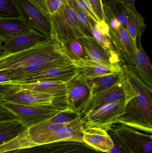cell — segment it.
<instances>
[{
  "label": "cell",
  "mask_w": 152,
  "mask_h": 153,
  "mask_svg": "<svg viewBox=\"0 0 152 153\" xmlns=\"http://www.w3.org/2000/svg\"><path fill=\"white\" fill-rule=\"evenodd\" d=\"M126 76L134 90V95L125 100L124 111L117 120L134 129L152 133V90L130 68L123 66Z\"/></svg>",
  "instance_id": "1"
},
{
  "label": "cell",
  "mask_w": 152,
  "mask_h": 153,
  "mask_svg": "<svg viewBox=\"0 0 152 153\" xmlns=\"http://www.w3.org/2000/svg\"><path fill=\"white\" fill-rule=\"evenodd\" d=\"M46 64L59 67L73 65L59 44L51 37L25 51L0 56V71Z\"/></svg>",
  "instance_id": "2"
},
{
  "label": "cell",
  "mask_w": 152,
  "mask_h": 153,
  "mask_svg": "<svg viewBox=\"0 0 152 153\" xmlns=\"http://www.w3.org/2000/svg\"><path fill=\"white\" fill-rule=\"evenodd\" d=\"M51 37L60 45L70 39L85 36L79 26L75 9L70 0H65L56 12L49 16Z\"/></svg>",
  "instance_id": "3"
},
{
  "label": "cell",
  "mask_w": 152,
  "mask_h": 153,
  "mask_svg": "<svg viewBox=\"0 0 152 153\" xmlns=\"http://www.w3.org/2000/svg\"><path fill=\"white\" fill-rule=\"evenodd\" d=\"M0 104L11 112L27 128L48 120L62 111L54 106L40 107L4 101H0Z\"/></svg>",
  "instance_id": "4"
},
{
  "label": "cell",
  "mask_w": 152,
  "mask_h": 153,
  "mask_svg": "<svg viewBox=\"0 0 152 153\" xmlns=\"http://www.w3.org/2000/svg\"><path fill=\"white\" fill-rule=\"evenodd\" d=\"M125 100L108 104L89 112L80 118L84 129L98 128L107 131L117 124V120L124 111Z\"/></svg>",
  "instance_id": "5"
},
{
  "label": "cell",
  "mask_w": 152,
  "mask_h": 153,
  "mask_svg": "<svg viewBox=\"0 0 152 153\" xmlns=\"http://www.w3.org/2000/svg\"><path fill=\"white\" fill-rule=\"evenodd\" d=\"M118 137L133 153H152L151 134H146L122 124L112 128Z\"/></svg>",
  "instance_id": "6"
},
{
  "label": "cell",
  "mask_w": 152,
  "mask_h": 153,
  "mask_svg": "<svg viewBox=\"0 0 152 153\" xmlns=\"http://www.w3.org/2000/svg\"><path fill=\"white\" fill-rule=\"evenodd\" d=\"M128 86V81L126 76L122 82L115 86L91 96L80 111L79 117L105 105L125 100Z\"/></svg>",
  "instance_id": "7"
},
{
  "label": "cell",
  "mask_w": 152,
  "mask_h": 153,
  "mask_svg": "<svg viewBox=\"0 0 152 153\" xmlns=\"http://www.w3.org/2000/svg\"><path fill=\"white\" fill-rule=\"evenodd\" d=\"M16 85L21 89L31 90L51 95L53 98V105L60 110L68 106V82L62 81H39Z\"/></svg>",
  "instance_id": "8"
},
{
  "label": "cell",
  "mask_w": 152,
  "mask_h": 153,
  "mask_svg": "<svg viewBox=\"0 0 152 153\" xmlns=\"http://www.w3.org/2000/svg\"><path fill=\"white\" fill-rule=\"evenodd\" d=\"M12 85V87L0 99V101L40 107L54 106L53 98L51 95L21 89L16 85Z\"/></svg>",
  "instance_id": "9"
},
{
  "label": "cell",
  "mask_w": 152,
  "mask_h": 153,
  "mask_svg": "<svg viewBox=\"0 0 152 153\" xmlns=\"http://www.w3.org/2000/svg\"><path fill=\"white\" fill-rule=\"evenodd\" d=\"M109 38L112 48L126 67H130L134 54L137 49L125 28H109Z\"/></svg>",
  "instance_id": "10"
},
{
  "label": "cell",
  "mask_w": 152,
  "mask_h": 153,
  "mask_svg": "<svg viewBox=\"0 0 152 153\" xmlns=\"http://www.w3.org/2000/svg\"><path fill=\"white\" fill-rule=\"evenodd\" d=\"M18 153H106L97 151L84 142L66 141L35 146Z\"/></svg>",
  "instance_id": "11"
},
{
  "label": "cell",
  "mask_w": 152,
  "mask_h": 153,
  "mask_svg": "<svg viewBox=\"0 0 152 153\" xmlns=\"http://www.w3.org/2000/svg\"><path fill=\"white\" fill-rule=\"evenodd\" d=\"M27 26L31 29L51 37L49 17L45 15L28 0H16Z\"/></svg>",
  "instance_id": "12"
},
{
  "label": "cell",
  "mask_w": 152,
  "mask_h": 153,
  "mask_svg": "<svg viewBox=\"0 0 152 153\" xmlns=\"http://www.w3.org/2000/svg\"><path fill=\"white\" fill-rule=\"evenodd\" d=\"M50 37L33 30L27 34L10 38L0 46V56L27 50Z\"/></svg>",
  "instance_id": "13"
},
{
  "label": "cell",
  "mask_w": 152,
  "mask_h": 153,
  "mask_svg": "<svg viewBox=\"0 0 152 153\" xmlns=\"http://www.w3.org/2000/svg\"><path fill=\"white\" fill-rule=\"evenodd\" d=\"M67 108L77 113L91 96V90L87 80L77 76L68 82Z\"/></svg>",
  "instance_id": "14"
},
{
  "label": "cell",
  "mask_w": 152,
  "mask_h": 153,
  "mask_svg": "<svg viewBox=\"0 0 152 153\" xmlns=\"http://www.w3.org/2000/svg\"><path fill=\"white\" fill-rule=\"evenodd\" d=\"M88 59L108 67L121 66L120 59L111 55L93 37L84 36L78 38Z\"/></svg>",
  "instance_id": "15"
},
{
  "label": "cell",
  "mask_w": 152,
  "mask_h": 153,
  "mask_svg": "<svg viewBox=\"0 0 152 153\" xmlns=\"http://www.w3.org/2000/svg\"><path fill=\"white\" fill-rule=\"evenodd\" d=\"M79 74L78 68L74 65L54 67L27 76L11 84H20L39 81H62L68 82Z\"/></svg>",
  "instance_id": "16"
},
{
  "label": "cell",
  "mask_w": 152,
  "mask_h": 153,
  "mask_svg": "<svg viewBox=\"0 0 152 153\" xmlns=\"http://www.w3.org/2000/svg\"><path fill=\"white\" fill-rule=\"evenodd\" d=\"M72 64L78 68V76L86 80L99 76L113 74L124 71L122 66L108 67L90 59L72 61Z\"/></svg>",
  "instance_id": "17"
},
{
  "label": "cell",
  "mask_w": 152,
  "mask_h": 153,
  "mask_svg": "<svg viewBox=\"0 0 152 153\" xmlns=\"http://www.w3.org/2000/svg\"><path fill=\"white\" fill-rule=\"evenodd\" d=\"M129 68L140 80L152 90V66L142 46L137 48Z\"/></svg>",
  "instance_id": "18"
},
{
  "label": "cell",
  "mask_w": 152,
  "mask_h": 153,
  "mask_svg": "<svg viewBox=\"0 0 152 153\" xmlns=\"http://www.w3.org/2000/svg\"><path fill=\"white\" fill-rule=\"evenodd\" d=\"M83 142L102 152H109L113 146V142L108 131L98 128L84 129Z\"/></svg>",
  "instance_id": "19"
},
{
  "label": "cell",
  "mask_w": 152,
  "mask_h": 153,
  "mask_svg": "<svg viewBox=\"0 0 152 153\" xmlns=\"http://www.w3.org/2000/svg\"><path fill=\"white\" fill-rule=\"evenodd\" d=\"M23 17L0 19V46L8 39L31 32Z\"/></svg>",
  "instance_id": "20"
},
{
  "label": "cell",
  "mask_w": 152,
  "mask_h": 153,
  "mask_svg": "<svg viewBox=\"0 0 152 153\" xmlns=\"http://www.w3.org/2000/svg\"><path fill=\"white\" fill-rule=\"evenodd\" d=\"M84 127L80 117L58 129L47 141V144L61 141L83 142Z\"/></svg>",
  "instance_id": "21"
},
{
  "label": "cell",
  "mask_w": 152,
  "mask_h": 153,
  "mask_svg": "<svg viewBox=\"0 0 152 153\" xmlns=\"http://www.w3.org/2000/svg\"><path fill=\"white\" fill-rule=\"evenodd\" d=\"M128 11V20L126 30L130 37L137 48L142 46L141 39L146 25L143 17L137 11L135 5H127Z\"/></svg>",
  "instance_id": "22"
},
{
  "label": "cell",
  "mask_w": 152,
  "mask_h": 153,
  "mask_svg": "<svg viewBox=\"0 0 152 153\" xmlns=\"http://www.w3.org/2000/svg\"><path fill=\"white\" fill-rule=\"evenodd\" d=\"M126 76L124 70L123 71L120 72L108 74L96 77L91 80H87L90 86L91 96L96 95L105 90L115 86L122 82L125 79Z\"/></svg>",
  "instance_id": "23"
},
{
  "label": "cell",
  "mask_w": 152,
  "mask_h": 153,
  "mask_svg": "<svg viewBox=\"0 0 152 153\" xmlns=\"http://www.w3.org/2000/svg\"><path fill=\"white\" fill-rule=\"evenodd\" d=\"M92 35L95 40L102 46L111 55L120 59L117 53L112 48L109 38V27L106 21L95 23L91 21Z\"/></svg>",
  "instance_id": "24"
},
{
  "label": "cell",
  "mask_w": 152,
  "mask_h": 153,
  "mask_svg": "<svg viewBox=\"0 0 152 153\" xmlns=\"http://www.w3.org/2000/svg\"><path fill=\"white\" fill-rule=\"evenodd\" d=\"M54 67H59V66L52 64H46L5 70L9 80L8 82L4 84H9L18 82L30 75Z\"/></svg>",
  "instance_id": "25"
},
{
  "label": "cell",
  "mask_w": 152,
  "mask_h": 153,
  "mask_svg": "<svg viewBox=\"0 0 152 153\" xmlns=\"http://www.w3.org/2000/svg\"><path fill=\"white\" fill-rule=\"evenodd\" d=\"M29 137L28 129L15 138L0 145V153L7 151L21 150L24 148L35 146Z\"/></svg>",
  "instance_id": "26"
},
{
  "label": "cell",
  "mask_w": 152,
  "mask_h": 153,
  "mask_svg": "<svg viewBox=\"0 0 152 153\" xmlns=\"http://www.w3.org/2000/svg\"><path fill=\"white\" fill-rule=\"evenodd\" d=\"M60 46L63 52L72 61L89 59L83 46L78 38L68 40Z\"/></svg>",
  "instance_id": "27"
},
{
  "label": "cell",
  "mask_w": 152,
  "mask_h": 153,
  "mask_svg": "<svg viewBox=\"0 0 152 153\" xmlns=\"http://www.w3.org/2000/svg\"><path fill=\"white\" fill-rule=\"evenodd\" d=\"M16 0H0V19L21 18Z\"/></svg>",
  "instance_id": "28"
},
{
  "label": "cell",
  "mask_w": 152,
  "mask_h": 153,
  "mask_svg": "<svg viewBox=\"0 0 152 153\" xmlns=\"http://www.w3.org/2000/svg\"><path fill=\"white\" fill-rule=\"evenodd\" d=\"M27 129L21 122L16 120L9 127L0 131V145L15 138Z\"/></svg>",
  "instance_id": "29"
},
{
  "label": "cell",
  "mask_w": 152,
  "mask_h": 153,
  "mask_svg": "<svg viewBox=\"0 0 152 153\" xmlns=\"http://www.w3.org/2000/svg\"><path fill=\"white\" fill-rule=\"evenodd\" d=\"M109 6L115 18L121 26L126 29L128 20V11L126 4L122 0H115Z\"/></svg>",
  "instance_id": "30"
},
{
  "label": "cell",
  "mask_w": 152,
  "mask_h": 153,
  "mask_svg": "<svg viewBox=\"0 0 152 153\" xmlns=\"http://www.w3.org/2000/svg\"><path fill=\"white\" fill-rule=\"evenodd\" d=\"M79 118V117L77 113L67 108L47 120L51 123L68 124L75 121Z\"/></svg>",
  "instance_id": "31"
},
{
  "label": "cell",
  "mask_w": 152,
  "mask_h": 153,
  "mask_svg": "<svg viewBox=\"0 0 152 153\" xmlns=\"http://www.w3.org/2000/svg\"><path fill=\"white\" fill-rule=\"evenodd\" d=\"M75 10L79 26L83 33L85 36L93 37L91 23L92 20L83 12L76 9H75Z\"/></svg>",
  "instance_id": "32"
},
{
  "label": "cell",
  "mask_w": 152,
  "mask_h": 153,
  "mask_svg": "<svg viewBox=\"0 0 152 153\" xmlns=\"http://www.w3.org/2000/svg\"><path fill=\"white\" fill-rule=\"evenodd\" d=\"M108 132L113 141V146L107 153H133L123 143L112 128Z\"/></svg>",
  "instance_id": "33"
},
{
  "label": "cell",
  "mask_w": 152,
  "mask_h": 153,
  "mask_svg": "<svg viewBox=\"0 0 152 153\" xmlns=\"http://www.w3.org/2000/svg\"><path fill=\"white\" fill-rule=\"evenodd\" d=\"M100 21L105 20L104 5L101 0H87Z\"/></svg>",
  "instance_id": "34"
},
{
  "label": "cell",
  "mask_w": 152,
  "mask_h": 153,
  "mask_svg": "<svg viewBox=\"0 0 152 153\" xmlns=\"http://www.w3.org/2000/svg\"><path fill=\"white\" fill-rule=\"evenodd\" d=\"M77 1L84 10L86 14L92 21L95 23H98L101 22L87 0H77Z\"/></svg>",
  "instance_id": "35"
},
{
  "label": "cell",
  "mask_w": 152,
  "mask_h": 153,
  "mask_svg": "<svg viewBox=\"0 0 152 153\" xmlns=\"http://www.w3.org/2000/svg\"><path fill=\"white\" fill-rule=\"evenodd\" d=\"M15 120H18L16 117L0 104V122H10Z\"/></svg>",
  "instance_id": "36"
},
{
  "label": "cell",
  "mask_w": 152,
  "mask_h": 153,
  "mask_svg": "<svg viewBox=\"0 0 152 153\" xmlns=\"http://www.w3.org/2000/svg\"><path fill=\"white\" fill-rule=\"evenodd\" d=\"M64 1L65 0H46L50 15L57 12L63 4Z\"/></svg>",
  "instance_id": "37"
},
{
  "label": "cell",
  "mask_w": 152,
  "mask_h": 153,
  "mask_svg": "<svg viewBox=\"0 0 152 153\" xmlns=\"http://www.w3.org/2000/svg\"><path fill=\"white\" fill-rule=\"evenodd\" d=\"M33 4L39 10L41 11L45 15L49 17V12L47 9V5L45 0H28Z\"/></svg>",
  "instance_id": "38"
},
{
  "label": "cell",
  "mask_w": 152,
  "mask_h": 153,
  "mask_svg": "<svg viewBox=\"0 0 152 153\" xmlns=\"http://www.w3.org/2000/svg\"><path fill=\"white\" fill-rule=\"evenodd\" d=\"M12 85L11 84H0V99L12 87Z\"/></svg>",
  "instance_id": "39"
},
{
  "label": "cell",
  "mask_w": 152,
  "mask_h": 153,
  "mask_svg": "<svg viewBox=\"0 0 152 153\" xmlns=\"http://www.w3.org/2000/svg\"><path fill=\"white\" fill-rule=\"evenodd\" d=\"M9 77L7 76L6 71H0V84L4 83L9 81Z\"/></svg>",
  "instance_id": "40"
},
{
  "label": "cell",
  "mask_w": 152,
  "mask_h": 153,
  "mask_svg": "<svg viewBox=\"0 0 152 153\" xmlns=\"http://www.w3.org/2000/svg\"><path fill=\"white\" fill-rule=\"evenodd\" d=\"M15 121L16 120L10 121V122H0V131L9 127L10 126H11Z\"/></svg>",
  "instance_id": "41"
},
{
  "label": "cell",
  "mask_w": 152,
  "mask_h": 153,
  "mask_svg": "<svg viewBox=\"0 0 152 153\" xmlns=\"http://www.w3.org/2000/svg\"><path fill=\"white\" fill-rule=\"evenodd\" d=\"M115 0H101L104 6H109Z\"/></svg>",
  "instance_id": "42"
},
{
  "label": "cell",
  "mask_w": 152,
  "mask_h": 153,
  "mask_svg": "<svg viewBox=\"0 0 152 153\" xmlns=\"http://www.w3.org/2000/svg\"><path fill=\"white\" fill-rule=\"evenodd\" d=\"M122 1L126 5H135V3L136 0H122Z\"/></svg>",
  "instance_id": "43"
},
{
  "label": "cell",
  "mask_w": 152,
  "mask_h": 153,
  "mask_svg": "<svg viewBox=\"0 0 152 153\" xmlns=\"http://www.w3.org/2000/svg\"><path fill=\"white\" fill-rule=\"evenodd\" d=\"M20 150H13V151H7L0 153H18Z\"/></svg>",
  "instance_id": "44"
},
{
  "label": "cell",
  "mask_w": 152,
  "mask_h": 153,
  "mask_svg": "<svg viewBox=\"0 0 152 153\" xmlns=\"http://www.w3.org/2000/svg\"><path fill=\"white\" fill-rule=\"evenodd\" d=\"M45 1H46V0H45Z\"/></svg>",
  "instance_id": "45"
}]
</instances>
